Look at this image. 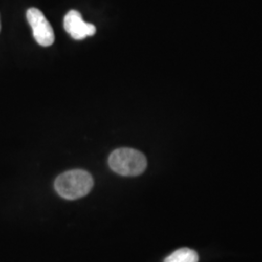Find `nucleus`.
I'll return each instance as SVG.
<instances>
[{"mask_svg": "<svg viewBox=\"0 0 262 262\" xmlns=\"http://www.w3.org/2000/svg\"><path fill=\"white\" fill-rule=\"evenodd\" d=\"M64 28L66 31L75 40H83L88 36H93L96 32V28L93 24L85 23L82 15L76 11L71 10L64 18Z\"/></svg>", "mask_w": 262, "mask_h": 262, "instance_id": "obj_4", "label": "nucleus"}, {"mask_svg": "<svg viewBox=\"0 0 262 262\" xmlns=\"http://www.w3.org/2000/svg\"><path fill=\"white\" fill-rule=\"evenodd\" d=\"M27 18L33 31V37L39 45L49 47L55 42V33L45 15L37 9L30 8L27 12Z\"/></svg>", "mask_w": 262, "mask_h": 262, "instance_id": "obj_3", "label": "nucleus"}, {"mask_svg": "<svg viewBox=\"0 0 262 262\" xmlns=\"http://www.w3.org/2000/svg\"><path fill=\"white\" fill-rule=\"evenodd\" d=\"M94 187L92 175L81 169L64 172L59 175L55 182L56 192L68 200H75L84 197Z\"/></svg>", "mask_w": 262, "mask_h": 262, "instance_id": "obj_1", "label": "nucleus"}, {"mask_svg": "<svg viewBox=\"0 0 262 262\" xmlns=\"http://www.w3.org/2000/svg\"><path fill=\"white\" fill-rule=\"evenodd\" d=\"M109 166L114 172L126 177L139 176L147 168V159L139 150L122 148L109 157Z\"/></svg>", "mask_w": 262, "mask_h": 262, "instance_id": "obj_2", "label": "nucleus"}, {"mask_svg": "<svg viewBox=\"0 0 262 262\" xmlns=\"http://www.w3.org/2000/svg\"><path fill=\"white\" fill-rule=\"evenodd\" d=\"M0 29H1V24H0Z\"/></svg>", "mask_w": 262, "mask_h": 262, "instance_id": "obj_6", "label": "nucleus"}, {"mask_svg": "<svg viewBox=\"0 0 262 262\" xmlns=\"http://www.w3.org/2000/svg\"><path fill=\"white\" fill-rule=\"evenodd\" d=\"M198 260L199 256L195 251L188 248H182L169 254L164 262H198Z\"/></svg>", "mask_w": 262, "mask_h": 262, "instance_id": "obj_5", "label": "nucleus"}]
</instances>
